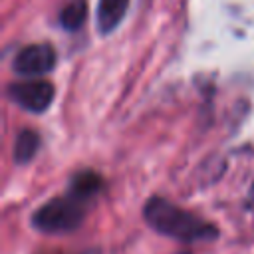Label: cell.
I'll return each instance as SVG.
<instances>
[{"instance_id": "obj_1", "label": "cell", "mask_w": 254, "mask_h": 254, "mask_svg": "<svg viewBox=\"0 0 254 254\" xmlns=\"http://www.w3.org/2000/svg\"><path fill=\"white\" fill-rule=\"evenodd\" d=\"M143 216L151 228L181 242L212 240L218 236V230L214 224L198 218L189 210H183L181 206L161 196H153L147 200L143 208Z\"/></svg>"}, {"instance_id": "obj_2", "label": "cell", "mask_w": 254, "mask_h": 254, "mask_svg": "<svg viewBox=\"0 0 254 254\" xmlns=\"http://www.w3.org/2000/svg\"><path fill=\"white\" fill-rule=\"evenodd\" d=\"M83 218H85V200L67 194V196H56L50 202L42 204L32 216V226L40 232L64 234L79 228Z\"/></svg>"}, {"instance_id": "obj_3", "label": "cell", "mask_w": 254, "mask_h": 254, "mask_svg": "<svg viewBox=\"0 0 254 254\" xmlns=\"http://www.w3.org/2000/svg\"><path fill=\"white\" fill-rule=\"evenodd\" d=\"M8 95L22 109L32 111V113H42L54 101L56 89L46 79H30V81L12 83L8 89Z\"/></svg>"}, {"instance_id": "obj_4", "label": "cell", "mask_w": 254, "mask_h": 254, "mask_svg": "<svg viewBox=\"0 0 254 254\" xmlns=\"http://www.w3.org/2000/svg\"><path fill=\"white\" fill-rule=\"evenodd\" d=\"M56 65V50L50 44H32L22 48L14 58V71L20 75H44Z\"/></svg>"}, {"instance_id": "obj_5", "label": "cell", "mask_w": 254, "mask_h": 254, "mask_svg": "<svg viewBox=\"0 0 254 254\" xmlns=\"http://www.w3.org/2000/svg\"><path fill=\"white\" fill-rule=\"evenodd\" d=\"M129 0H99L97 4V26L103 34H109L117 28L127 12Z\"/></svg>"}, {"instance_id": "obj_6", "label": "cell", "mask_w": 254, "mask_h": 254, "mask_svg": "<svg viewBox=\"0 0 254 254\" xmlns=\"http://www.w3.org/2000/svg\"><path fill=\"white\" fill-rule=\"evenodd\" d=\"M101 187H103V179L97 173H93V171H81V173H77L71 179V183H69V194H73V196H77L81 200H89V198H93L101 190Z\"/></svg>"}, {"instance_id": "obj_7", "label": "cell", "mask_w": 254, "mask_h": 254, "mask_svg": "<svg viewBox=\"0 0 254 254\" xmlns=\"http://www.w3.org/2000/svg\"><path fill=\"white\" fill-rule=\"evenodd\" d=\"M40 149V137L32 129H22L14 141V161L18 165H26L34 159L36 151Z\"/></svg>"}, {"instance_id": "obj_8", "label": "cell", "mask_w": 254, "mask_h": 254, "mask_svg": "<svg viewBox=\"0 0 254 254\" xmlns=\"http://www.w3.org/2000/svg\"><path fill=\"white\" fill-rule=\"evenodd\" d=\"M87 18V2L85 0H69L60 12V26L64 30H79Z\"/></svg>"}, {"instance_id": "obj_9", "label": "cell", "mask_w": 254, "mask_h": 254, "mask_svg": "<svg viewBox=\"0 0 254 254\" xmlns=\"http://www.w3.org/2000/svg\"><path fill=\"white\" fill-rule=\"evenodd\" d=\"M250 200L254 202V183H252V187H250Z\"/></svg>"}]
</instances>
